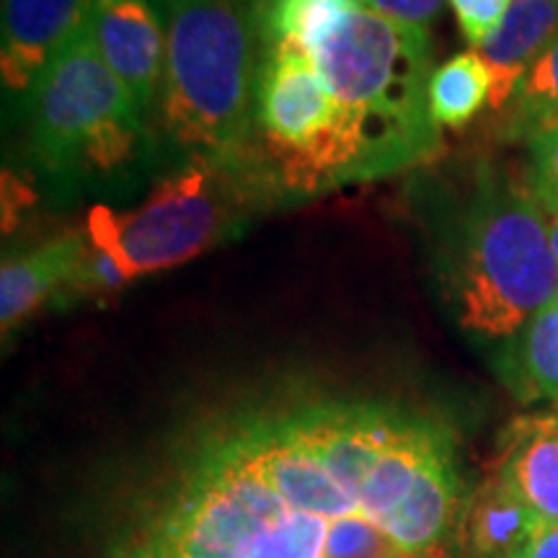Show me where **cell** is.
Segmentation results:
<instances>
[{"label":"cell","instance_id":"cell-1","mask_svg":"<svg viewBox=\"0 0 558 558\" xmlns=\"http://www.w3.org/2000/svg\"><path fill=\"white\" fill-rule=\"evenodd\" d=\"M362 512L324 518L292 505L241 418L202 439L120 535L114 558H329L333 535Z\"/></svg>","mask_w":558,"mask_h":558},{"label":"cell","instance_id":"cell-2","mask_svg":"<svg viewBox=\"0 0 558 558\" xmlns=\"http://www.w3.org/2000/svg\"><path fill=\"white\" fill-rule=\"evenodd\" d=\"M337 96L339 181H369L403 171L439 148L429 114V34L360 9L316 52Z\"/></svg>","mask_w":558,"mask_h":558},{"label":"cell","instance_id":"cell-3","mask_svg":"<svg viewBox=\"0 0 558 558\" xmlns=\"http://www.w3.org/2000/svg\"><path fill=\"white\" fill-rule=\"evenodd\" d=\"M439 282L465 331L509 339L558 298L548 222L533 186L481 177L439 251Z\"/></svg>","mask_w":558,"mask_h":558},{"label":"cell","instance_id":"cell-4","mask_svg":"<svg viewBox=\"0 0 558 558\" xmlns=\"http://www.w3.org/2000/svg\"><path fill=\"white\" fill-rule=\"evenodd\" d=\"M160 122L179 148L239 163L256 130L262 65L251 0H166Z\"/></svg>","mask_w":558,"mask_h":558},{"label":"cell","instance_id":"cell-5","mask_svg":"<svg viewBox=\"0 0 558 558\" xmlns=\"http://www.w3.org/2000/svg\"><path fill=\"white\" fill-rule=\"evenodd\" d=\"M32 150L47 171H111L137 153L143 111L86 21L32 86Z\"/></svg>","mask_w":558,"mask_h":558},{"label":"cell","instance_id":"cell-6","mask_svg":"<svg viewBox=\"0 0 558 558\" xmlns=\"http://www.w3.org/2000/svg\"><path fill=\"white\" fill-rule=\"evenodd\" d=\"M228 181L230 163L197 158L135 209L96 205L86 220L88 243L114 256L130 279L179 267L213 246L233 220Z\"/></svg>","mask_w":558,"mask_h":558},{"label":"cell","instance_id":"cell-7","mask_svg":"<svg viewBox=\"0 0 558 558\" xmlns=\"http://www.w3.org/2000/svg\"><path fill=\"white\" fill-rule=\"evenodd\" d=\"M339 120V101L316 60L290 41H269L256 99L267 177L300 194L341 186Z\"/></svg>","mask_w":558,"mask_h":558},{"label":"cell","instance_id":"cell-8","mask_svg":"<svg viewBox=\"0 0 558 558\" xmlns=\"http://www.w3.org/2000/svg\"><path fill=\"white\" fill-rule=\"evenodd\" d=\"M407 411L386 403H318L295 411V424L326 471L360 499L362 486Z\"/></svg>","mask_w":558,"mask_h":558},{"label":"cell","instance_id":"cell-9","mask_svg":"<svg viewBox=\"0 0 558 558\" xmlns=\"http://www.w3.org/2000/svg\"><path fill=\"white\" fill-rule=\"evenodd\" d=\"M90 24L101 58L145 114L166 70V26L153 0H96Z\"/></svg>","mask_w":558,"mask_h":558},{"label":"cell","instance_id":"cell-10","mask_svg":"<svg viewBox=\"0 0 558 558\" xmlns=\"http://www.w3.org/2000/svg\"><path fill=\"white\" fill-rule=\"evenodd\" d=\"M463 486H460L456 442L445 429L429 456L424 458L407 499L388 520V535L409 556L424 558L448 548L463 518Z\"/></svg>","mask_w":558,"mask_h":558},{"label":"cell","instance_id":"cell-11","mask_svg":"<svg viewBox=\"0 0 558 558\" xmlns=\"http://www.w3.org/2000/svg\"><path fill=\"white\" fill-rule=\"evenodd\" d=\"M94 5L96 0H3V86L32 90L41 70L94 16Z\"/></svg>","mask_w":558,"mask_h":558},{"label":"cell","instance_id":"cell-12","mask_svg":"<svg viewBox=\"0 0 558 558\" xmlns=\"http://www.w3.org/2000/svg\"><path fill=\"white\" fill-rule=\"evenodd\" d=\"M497 473L543 522H558V411L518 416L505 429Z\"/></svg>","mask_w":558,"mask_h":558},{"label":"cell","instance_id":"cell-13","mask_svg":"<svg viewBox=\"0 0 558 558\" xmlns=\"http://www.w3.org/2000/svg\"><path fill=\"white\" fill-rule=\"evenodd\" d=\"M88 254L86 233H65L3 262L0 269V324L3 333L32 316L52 295H62Z\"/></svg>","mask_w":558,"mask_h":558},{"label":"cell","instance_id":"cell-14","mask_svg":"<svg viewBox=\"0 0 558 558\" xmlns=\"http://www.w3.org/2000/svg\"><path fill=\"white\" fill-rule=\"evenodd\" d=\"M558 37V0H512L497 32L476 52L492 70V107L501 109L518 90L522 75Z\"/></svg>","mask_w":558,"mask_h":558},{"label":"cell","instance_id":"cell-15","mask_svg":"<svg viewBox=\"0 0 558 558\" xmlns=\"http://www.w3.org/2000/svg\"><path fill=\"white\" fill-rule=\"evenodd\" d=\"M538 518L497 471L471 494L463 509V550L469 558H520Z\"/></svg>","mask_w":558,"mask_h":558},{"label":"cell","instance_id":"cell-16","mask_svg":"<svg viewBox=\"0 0 558 558\" xmlns=\"http://www.w3.org/2000/svg\"><path fill=\"white\" fill-rule=\"evenodd\" d=\"M501 369L522 403L548 401L558 407V300L509 337Z\"/></svg>","mask_w":558,"mask_h":558},{"label":"cell","instance_id":"cell-17","mask_svg":"<svg viewBox=\"0 0 558 558\" xmlns=\"http://www.w3.org/2000/svg\"><path fill=\"white\" fill-rule=\"evenodd\" d=\"M492 70L476 50L456 54L429 78L432 120L437 128H463L492 101Z\"/></svg>","mask_w":558,"mask_h":558},{"label":"cell","instance_id":"cell-18","mask_svg":"<svg viewBox=\"0 0 558 558\" xmlns=\"http://www.w3.org/2000/svg\"><path fill=\"white\" fill-rule=\"evenodd\" d=\"M360 9H365V0H271L267 37L313 54Z\"/></svg>","mask_w":558,"mask_h":558},{"label":"cell","instance_id":"cell-19","mask_svg":"<svg viewBox=\"0 0 558 558\" xmlns=\"http://www.w3.org/2000/svg\"><path fill=\"white\" fill-rule=\"evenodd\" d=\"M514 101H518L514 120L527 130V135L548 124H558V37L522 75Z\"/></svg>","mask_w":558,"mask_h":558},{"label":"cell","instance_id":"cell-20","mask_svg":"<svg viewBox=\"0 0 558 558\" xmlns=\"http://www.w3.org/2000/svg\"><path fill=\"white\" fill-rule=\"evenodd\" d=\"M530 186L541 205L558 207V124L530 132Z\"/></svg>","mask_w":558,"mask_h":558},{"label":"cell","instance_id":"cell-21","mask_svg":"<svg viewBox=\"0 0 558 558\" xmlns=\"http://www.w3.org/2000/svg\"><path fill=\"white\" fill-rule=\"evenodd\" d=\"M450 3L460 29H463L471 45L478 47L497 32L512 0H450Z\"/></svg>","mask_w":558,"mask_h":558},{"label":"cell","instance_id":"cell-22","mask_svg":"<svg viewBox=\"0 0 558 558\" xmlns=\"http://www.w3.org/2000/svg\"><path fill=\"white\" fill-rule=\"evenodd\" d=\"M445 0H365V9L380 13V16L399 21L411 29L427 32L442 11Z\"/></svg>","mask_w":558,"mask_h":558},{"label":"cell","instance_id":"cell-23","mask_svg":"<svg viewBox=\"0 0 558 558\" xmlns=\"http://www.w3.org/2000/svg\"><path fill=\"white\" fill-rule=\"evenodd\" d=\"M520 558H558V522H538Z\"/></svg>","mask_w":558,"mask_h":558},{"label":"cell","instance_id":"cell-24","mask_svg":"<svg viewBox=\"0 0 558 558\" xmlns=\"http://www.w3.org/2000/svg\"><path fill=\"white\" fill-rule=\"evenodd\" d=\"M543 213H546L548 241H550V251H554V259H556V267H558V207L543 205Z\"/></svg>","mask_w":558,"mask_h":558},{"label":"cell","instance_id":"cell-25","mask_svg":"<svg viewBox=\"0 0 558 558\" xmlns=\"http://www.w3.org/2000/svg\"><path fill=\"white\" fill-rule=\"evenodd\" d=\"M424 558H452V554H450V548H442V550H435V554H429Z\"/></svg>","mask_w":558,"mask_h":558},{"label":"cell","instance_id":"cell-26","mask_svg":"<svg viewBox=\"0 0 558 558\" xmlns=\"http://www.w3.org/2000/svg\"><path fill=\"white\" fill-rule=\"evenodd\" d=\"M166 3V0H160V5H163Z\"/></svg>","mask_w":558,"mask_h":558},{"label":"cell","instance_id":"cell-27","mask_svg":"<svg viewBox=\"0 0 558 558\" xmlns=\"http://www.w3.org/2000/svg\"><path fill=\"white\" fill-rule=\"evenodd\" d=\"M556 300H558V298H556Z\"/></svg>","mask_w":558,"mask_h":558}]
</instances>
